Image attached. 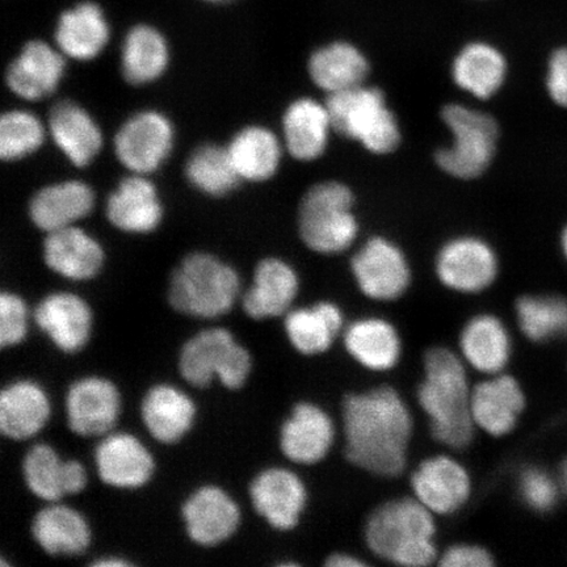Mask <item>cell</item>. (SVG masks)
<instances>
[{
  "instance_id": "277c9868",
  "label": "cell",
  "mask_w": 567,
  "mask_h": 567,
  "mask_svg": "<svg viewBox=\"0 0 567 567\" xmlns=\"http://www.w3.org/2000/svg\"><path fill=\"white\" fill-rule=\"evenodd\" d=\"M367 543L386 561L427 566L436 557L435 523L420 501L396 499L381 506L368 520Z\"/></svg>"
},
{
  "instance_id": "44dd1931",
  "label": "cell",
  "mask_w": 567,
  "mask_h": 567,
  "mask_svg": "<svg viewBox=\"0 0 567 567\" xmlns=\"http://www.w3.org/2000/svg\"><path fill=\"white\" fill-rule=\"evenodd\" d=\"M334 442V424L322 409L301 402L282 423L279 444L282 455L296 464H317Z\"/></svg>"
},
{
  "instance_id": "c3c4849f",
  "label": "cell",
  "mask_w": 567,
  "mask_h": 567,
  "mask_svg": "<svg viewBox=\"0 0 567 567\" xmlns=\"http://www.w3.org/2000/svg\"><path fill=\"white\" fill-rule=\"evenodd\" d=\"M563 250H564L565 257L567 259V226L563 234Z\"/></svg>"
},
{
  "instance_id": "d4e9b609",
  "label": "cell",
  "mask_w": 567,
  "mask_h": 567,
  "mask_svg": "<svg viewBox=\"0 0 567 567\" xmlns=\"http://www.w3.org/2000/svg\"><path fill=\"white\" fill-rule=\"evenodd\" d=\"M104 250L86 231L70 228L48 233L44 244L45 265L68 280L96 278L104 266Z\"/></svg>"
},
{
  "instance_id": "8992f818",
  "label": "cell",
  "mask_w": 567,
  "mask_h": 567,
  "mask_svg": "<svg viewBox=\"0 0 567 567\" xmlns=\"http://www.w3.org/2000/svg\"><path fill=\"white\" fill-rule=\"evenodd\" d=\"M332 130L361 142L367 151L389 154L400 145L401 132L384 94L361 86L338 92L328 99Z\"/></svg>"
},
{
  "instance_id": "9c48e42d",
  "label": "cell",
  "mask_w": 567,
  "mask_h": 567,
  "mask_svg": "<svg viewBox=\"0 0 567 567\" xmlns=\"http://www.w3.org/2000/svg\"><path fill=\"white\" fill-rule=\"evenodd\" d=\"M123 413V394L115 381L89 374L68 386L65 415L68 427L80 437L101 439L115 431Z\"/></svg>"
},
{
  "instance_id": "836d02e7",
  "label": "cell",
  "mask_w": 567,
  "mask_h": 567,
  "mask_svg": "<svg viewBox=\"0 0 567 567\" xmlns=\"http://www.w3.org/2000/svg\"><path fill=\"white\" fill-rule=\"evenodd\" d=\"M343 317L334 303L321 302L313 308L290 310L284 329L290 344L302 354H318L330 349L342 329Z\"/></svg>"
},
{
  "instance_id": "7c38bea8",
  "label": "cell",
  "mask_w": 567,
  "mask_h": 567,
  "mask_svg": "<svg viewBox=\"0 0 567 567\" xmlns=\"http://www.w3.org/2000/svg\"><path fill=\"white\" fill-rule=\"evenodd\" d=\"M33 322L54 349L69 357L87 349L94 336V311L73 292H53L33 310Z\"/></svg>"
},
{
  "instance_id": "b9f144b4",
  "label": "cell",
  "mask_w": 567,
  "mask_h": 567,
  "mask_svg": "<svg viewBox=\"0 0 567 567\" xmlns=\"http://www.w3.org/2000/svg\"><path fill=\"white\" fill-rule=\"evenodd\" d=\"M31 319L33 316L23 297L4 290L0 295V349L23 344L30 334Z\"/></svg>"
},
{
  "instance_id": "7bdbcfd3",
  "label": "cell",
  "mask_w": 567,
  "mask_h": 567,
  "mask_svg": "<svg viewBox=\"0 0 567 567\" xmlns=\"http://www.w3.org/2000/svg\"><path fill=\"white\" fill-rule=\"evenodd\" d=\"M519 491L524 502L538 513H548L556 506L557 486L547 472L528 467L522 473Z\"/></svg>"
},
{
  "instance_id": "e0dca14e",
  "label": "cell",
  "mask_w": 567,
  "mask_h": 567,
  "mask_svg": "<svg viewBox=\"0 0 567 567\" xmlns=\"http://www.w3.org/2000/svg\"><path fill=\"white\" fill-rule=\"evenodd\" d=\"M352 272L364 295L390 301L406 292L410 268L405 255L384 238H373L354 255Z\"/></svg>"
},
{
  "instance_id": "1f68e13d",
  "label": "cell",
  "mask_w": 567,
  "mask_h": 567,
  "mask_svg": "<svg viewBox=\"0 0 567 567\" xmlns=\"http://www.w3.org/2000/svg\"><path fill=\"white\" fill-rule=\"evenodd\" d=\"M368 71L370 63L350 42H332L318 49L309 61L311 80L329 95L361 86Z\"/></svg>"
},
{
  "instance_id": "60d3db41",
  "label": "cell",
  "mask_w": 567,
  "mask_h": 567,
  "mask_svg": "<svg viewBox=\"0 0 567 567\" xmlns=\"http://www.w3.org/2000/svg\"><path fill=\"white\" fill-rule=\"evenodd\" d=\"M44 125L31 112L10 111L0 120V157L3 161L25 158L44 142Z\"/></svg>"
},
{
  "instance_id": "f1b7e54d",
  "label": "cell",
  "mask_w": 567,
  "mask_h": 567,
  "mask_svg": "<svg viewBox=\"0 0 567 567\" xmlns=\"http://www.w3.org/2000/svg\"><path fill=\"white\" fill-rule=\"evenodd\" d=\"M288 152L299 161H315L328 147L332 130L328 106L313 99H299L288 106L282 120Z\"/></svg>"
},
{
  "instance_id": "681fc988",
  "label": "cell",
  "mask_w": 567,
  "mask_h": 567,
  "mask_svg": "<svg viewBox=\"0 0 567 567\" xmlns=\"http://www.w3.org/2000/svg\"><path fill=\"white\" fill-rule=\"evenodd\" d=\"M563 482L567 492V460L565 461V464L563 466Z\"/></svg>"
},
{
  "instance_id": "ee69618b",
  "label": "cell",
  "mask_w": 567,
  "mask_h": 567,
  "mask_svg": "<svg viewBox=\"0 0 567 567\" xmlns=\"http://www.w3.org/2000/svg\"><path fill=\"white\" fill-rule=\"evenodd\" d=\"M547 89L553 102L567 109V47L556 49L550 55Z\"/></svg>"
},
{
  "instance_id": "9a60e30c",
  "label": "cell",
  "mask_w": 567,
  "mask_h": 567,
  "mask_svg": "<svg viewBox=\"0 0 567 567\" xmlns=\"http://www.w3.org/2000/svg\"><path fill=\"white\" fill-rule=\"evenodd\" d=\"M251 505L269 527L287 532L297 527L307 506L303 482L286 467H267L248 485Z\"/></svg>"
},
{
  "instance_id": "ac0fdd59",
  "label": "cell",
  "mask_w": 567,
  "mask_h": 567,
  "mask_svg": "<svg viewBox=\"0 0 567 567\" xmlns=\"http://www.w3.org/2000/svg\"><path fill=\"white\" fill-rule=\"evenodd\" d=\"M52 410L51 396L39 381H10L0 392V434L12 442L31 441L44 431Z\"/></svg>"
},
{
  "instance_id": "7402d4cb",
  "label": "cell",
  "mask_w": 567,
  "mask_h": 567,
  "mask_svg": "<svg viewBox=\"0 0 567 567\" xmlns=\"http://www.w3.org/2000/svg\"><path fill=\"white\" fill-rule=\"evenodd\" d=\"M299 276L286 261L268 258L255 269L252 286L243 297L248 318L266 321L287 315L299 293Z\"/></svg>"
},
{
  "instance_id": "74e56055",
  "label": "cell",
  "mask_w": 567,
  "mask_h": 567,
  "mask_svg": "<svg viewBox=\"0 0 567 567\" xmlns=\"http://www.w3.org/2000/svg\"><path fill=\"white\" fill-rule=\"evenodd\" d=\"M168 55L167 42L159 31L151 25L132 28L122 52L125 80L132 84L158 80L167 69Z\"/></svg>"
},
{
  "instance_id": "d6a6232c",
  "label": "cell",
  "mask_w": 567,
  "mask_h": 567,
  "mask_svg": "<svg viewBox=\"0 0 567 567\" xmlns=\"http://www.w3.org/2000/svg\"><path fill=\"white\" fill-rule=\"evenodd\" d=\"M507 73L505 56L486 42H472L453 63V80L473 96L492 97L502 87Z\"/></svg>"
},
{
  "instance_id": "f35d334b",
  "label": "cell",
  "mask_w": 567,
  "mask_h": 567,
  "mask_svg": "<svg viewBox=\"0 0 567 567\" xmlns=\"http://www.w3.org/2000/svg\"><path fill=\"white\" fill-rule=\"evenodd\" d=\"M186 173L195 188L210 196L231 193L240 179L229 148L213 144L200 146L190 155Z\"/></svg>"
},
{
  "instance_id": "30bf717a",
  "label": "cell",
  "mask_w": 567,
  "mask_h": 567,
  "mask_svg": "<svg viewBox=\"0 0 567 567\" xmlns=\"http://www.w3.org/2000/svg\"><path fill=\"white\" fill-rule=\"evenodd\" d=\"M181 519L190 543L202 548H215L238 534L243 512L226 488L205 484L197 486L183 501Z\"/></svg>"
},
{
  "instance_id": "f6af8a7d",
  "label": "cell",
  "mask_w": 567,
  "mask_h": 567,
  "mask_svg": "<svg viewBox=\"0 0 567 567\" xmlns=\"http://www.w3.org/2000/svg\"><path fill=\"white\" fill-rule=\"evenodd\" d=\"M493 564L492 556L474 545H456L444 553L441 561L445 567H488Z\"/></svg>"
},
{
  "instance_id": "ffe728a7",
  "label": "cell",
  "mask_w": 567,
  "mask_h": 567,
  "mask_svg": "<svg viewBox=\"0 0 567 567\" xmlns=\"http://www.w3.org/2000/svg\"><path fill=\"white\" fill-rule=\"evenodd\" d=\"M31 536L51 557H78L92 544L91 524L80 509L62 502L45 503L31 522Z\"/></svg>"
},
{
  "instance_id": "603a6c76",
  "label": "cell",
  "mask_w": 567,
  "mask_h": 567,
  "mask_svg": "<svg viewBox=\"0 0 567 567\" xmlns=\"http://www.w3.org/2000/svg\"><path fill=\"white\" fill-rule=\"evenodd\" d=\"M417 501L432 513L452 514L465 505L471 495V480L455 460L437 456L425 460L413 480Z\"/></svg>"
},
{
  "instance_id": "5b68a950",
  "label": "cell",
  "mask_w": 567,
  "mask_h": 567,
  "mask_svg": "<svg viewBox=\"0 0 567 567\" xmlns=\"http://www.w3.org/2000/svg\"><path fill=\"white\" fill-rule=\"evenodd\" d=\"M177 371L189 386L207 389L218 382L234 392L250 380L252 357L230 330L209 328L197 331L182 344Z\"/></svg>"
},
{
  "instance_id": "f546056e",
  "label": "cell",
  "mask_w": 567,
  "mask_h": 567,
  "mask_svg": "<svg viewBox=\"0 0 567 567\" xmlns=\"http://www.w3.org/2000/svg\"><path fill=\"white\" fill-rule=\"evenodd\" d=\"M110 40V27L95 3L86 2L63 12L55 30L60 52L78 61L94 60Z\"/></svg>"
},
{
  "instance_id": "8d00e7d4",
  "label": "cell",
  "mask_w": 567,
  "mask_h": 567,
  "mask_svg": "<svg viewBox=\"0 0 567 567\" xmlns=\"http://www.w3.org/2000/svg\"><path fill=\"white\" fill-rule=\"evenodd\" d=\"M228 148L240 179L264 182L278 172L280 142L266 127H245L233 138Z\"/></svg>"
},
{
  "instance_id": "ba28073f",
  "label": "cell",
  "mask_w": 567,
  "mask_h": 567,
  "mask_svg": "<svg viewBox=\"0 0 567 567\" xmlns=\"http://www.w3.org/2000/svg\"><path fill=\"white\" fill-rule=\"evenodd\" d=\"M442 118L452 132V145L439 148L437 166L458 179H474L491 165L499 137L498 125L487 113L460 104L444 106Z\"/></svg>"
},
{
  "instance_id": "83f0119b",
  "label": "cell",
  "mask_w": 567,
  "mask_h": 567,
  "mask_svg": "<svg viewBox=\"0 0 567 567\" xmlns=\"http://www.w3.org/2000/svg\"><path fill=\"white\" fill-rule=\"evenodd\" d=\"M49 130L60 151L78 167L89 166L101 152V127L75 103L56 104L49 116Z\"/></svg>"
},
{
  "instance_id": "4fadbf2b",
  "label": "cell",
  "mask_w": 567,
  "mask_h": 567,
  "mask_svg": "<svg viewBox=\"0 0 567 567\" xmlns=\"http://www.w3.org/2000/svg\"><path fill=\"white\" fill-rule=\"evenodd\" d=\"M21 478L35 498L62 502L86 491L89 472L80 460L63 458L53 445L35 443L21 458Z\"/></svg>"
},
{
  "instance_id": "484cf974",
  "label": "cell",
  "mask_w": 567,
  "mask_h": 567,
  "mask_svg": "<svg viewBox=\"0 0 567 567\" xmlns=\"http://www.w3.org/2000/svg\"><path fill=\"white\" fill-rule=\"evenodd\" d=\"M94 190L86 183L68 181L52 184L35 194L30 215L39 229L51 233L70 228L94 208Z\"/></svg>"
},
{
  "instance_id": "d590c367",
  "label": "cell",
  "mask_w": 567,
  "mask_h": 567,
  "mask_svg": "<svg viewBox=\"0 0 567 567\" xmlns=\"http://www.w3.org/2000/svg\"><path fill=\"white\" fill-rule=\"evenodd\" d=\"M461 350L480 372L498 373L512 354V340L505 326L493 316H478L465 326Z\"/></svg>"
},
{
  "instance_id": "7a4b0ae2",
  "label": "cell",
  "mask_w": 567,
  "mask_h": 567,
  "mask_svg": "<svg viewBox=\"0 0 567 567\" xmlns=\"http://www.w3.org/2000/svg\"><path fill=\"white\" fill-rule=\"evenodd\" d=\"M424 381L417 400L429 415L437 442L463 450L472 443V394L463 364L446 349H432L424 358Z\"/></svg>"
},
{
  "instance_id": "52a82bcc",
  "label": "cell",
  "mask_w": 567,
  "mask_h": 567,
  "mask_svg": "<svg viewBox=\"0 0 567 567\" xmlns=\"http://www.w3.org/2000/svg\"><path fill=\"white\" fill-rule=\"evenodd\" d=\"M352 205L351 189L342 183L326 182L311 187L305 194L299 212L303 244L321 254L347 250L358 236Z\"/></svg>"
},
{
  "instance_id": "5bb4252c",
  "label": "cell",
  "mask_w": 567,
  "mask_h": 567,
  "mask_svg": "<svg viewBox=\"0 0 567 567\" xmlns=\"http://www.w3.org/2000/svg\"><path fill=\"white\" fill-rule=\"evenodd\" d=\"M174 144V127L159 112L137 113L120 127L115 152L131 172L145 175L155 172L167 159Z\"/></svg>"
},
{
  "instance_id": "3957f363",
  "label": "cell",
  "mask_w": 567,
  "mask_h": 567,
  "mask_svg": "<svg viewBox=\"0 0 567 567\" xmlns=\"http://www.w3.org/2000/svg\"><path fill=\"white\" fill-rule=\"evenodd\" d=\"M167 297L176 313L212 321L236 307L240 279L236 269L215 255L190 254L173 272Z\"/></svg>"
},
{
  "instance_id": "7dc6e473",
  "label": "cell",
  "mask_w": 567,
  "mask_h": 567,
  "mask_svg": "<svg viewBox=\"0 0 567 567\" xmlns=\"http://www.w3.org/2000/svg\"><path fill=\"white\" fill-rule=\"evenodd\" d=\"M133 565L131 561H127L126 558L117 557V556H109L102 557L101 559H96V561L92 563V566L99 567H120V566H131Z\"/></svg>"
},
{
  "instance_id": "ab89813d",
  "label": "cell",
  "mask_w": 567,
  "mask_h": 567,
  "mask_svg": "<svg viewBox=\"0 0 567 567\" xmlns=\"http://www.w3.org/2000/svg\"><path fill=\"white\" fill-rule=\"evenodd\" d=\"M517 321L534 342L567 336V300L559 296H524L516 303Z\"/></svg>"
},
{
  "instance_id": "cb8c5ba5",
  "label": "cell",
  "mask_w": 567,
  "mask_h": 567,
  "mask_svg": "<svg viewBox=\"0 0 567 567\" xmlns=\"http://www.w3.org/2000/svg\"><path fill=\"white\" fill-rule=\"evenodd\" d=\"M65 60L44 41H31L7 70V86L25 101H41L55 91Z\"/></svg>"
},
{
  "instance_id": "4dcf8cb0",
  "label": "cell",
  "mask_w": 567,
  "mask_h": 567,
  "mask_svg": "<svg viewBox=\"0 0 567 567\" xmlns=\"http://www.w3.org/2000/svg\"><path fill=\"white\" fill-rule=\"evenodd\" d=\"M523 409L522 389L509 375L482 382L472 393L474 423L493 436L508 434Z\"/></svg>"
},
{
  "instance_id": "d6986e66",
  "label": "cell",
  "mask_w": 567,
  "mask_h": 567,
  "mask_svg": "<svg viewBox=\"0 0 567 567\" xmlns=\"http://www.w3.org/2000/svg\"><path fill=\"white\" fill-rule=\"evenodd\" d=\"M436 272L444 286L457 292L476 293L491 287L498 274L492 247L472 237L446 244L437 255Z\"/></svg>"
},
{
  "instance_id": "6da1fadb",
  "label": "cell",
  "mask_w": 567,
  "mask_h": 567,
  "mask_svg": "<svg viewBox=\"0 0 567 567\" xmlns=\"http://www.w3.org/2000/svg\"><path fill=\"white\" fill-rule=\"evenodd\" d=\"M346 455L352 464L381 477L405 470L413 421L392 388L351 394L343 403Z\"/></svg>"
},
{
  "instance_id": "2e32d148",
  "label": "cell",
  "mask_w": 567,
  "mask_h": 567,
  "mask_svg": "<svg viewBox=\"0 0 567 567\" xmlns=\"http://www.w3.org/2000/svg\"><path fill=\"white\" fill-rule=\"evenodd\" d=\"M198 409L186 390L169 382L148 388L140 405L141 422L153 441L175 445L194 430Z\"/></svg>"
},
{
  "instance_id": "4316f807",
  "label": "cell",
  "mask_w": 567,
  "mask_h": 567,
  "mask_svg": "<svg viewBox=\"0 0 567 567\" xmlns=\"http://www.w3.org/2000/svg\"><path fill=\"white\" fill-rule=\"evenodd\" d=\"M162 213L157 189L152 182L137 174L120 183L106 204V216L111 224L126 233L157 229Z\"/></svg>"
},
{
  "instance_id": "bcb514c9",
  "label": "cell",
  "mask_w": 567,
  "mask_h": 567,
  "mask_svg": "<svg viewBox=\"0 0 567 567\" xmlns=\"http://www.w3.org/2000/svg\"><path fill=\"white\" fill-rule=\"evenodd\" d=\"M326 565L331 567H360L365 564L349 555H334L329 558V561L326 563Z\"/></svg>"
},
{
  "instance_id": "8fae6325",
  "label": "cell",
  "mask_w": 567,
  "mask_h": 567,
  "mask_svg": "<svg viewBox=\"0 0 567 567\" xmlns=\"http://www.w3.org/2000/svg\"><path fill=\"white\" fill-rule=\"evenodd\" d=\"M94 465L103 485L122 492L141 491L157 472L151 449L138 436L123 431H112L99 439Z\"/></svg>"
},
{
  "instance_id": "e575fe53",
  "label": "cell",
  "mask_w": 567,
  "mask_h": 567,
  "mask_svg": "<svg viewBox=\"0 0 567 567\" xmlns=\"http://www.w3.org/2000/svg\"><path fill=\"white\" fill-rule=\"evenodd\" d=\"M347 350L361 365L373 371H388L401 354L400 337L392 324L367 318L353 322L346 331Z\"/></svg>"
},
{
  "instance_id": "f907efd6",
  "label": "cell",
  "mask_w": 567,
  "mask_h": 567,
  "mask_svg": "<svg viewBox=\"0 0 567 567\" xmlns=\"http://www.w3.org/2000/svg\"><path fill=\"white\" fill-rule=\"evenodd\" d=\"M207 2H210V3H225V2H230V0H207Z\"/></svg>"
}]
</instances>
